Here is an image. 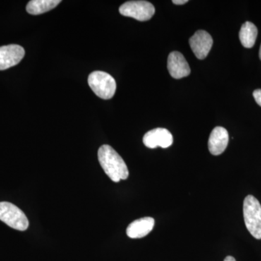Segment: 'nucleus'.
Returning <instances> with one entry per match:
<instances>
[{"label":"nucleus","instance_id":"f257e3e1","mask_svg":"<svg viewBox=\"0 0 261 261\" xmlns=\"http://www.w3.org/2000/svg\"><path fill=\"white\" fill-rule=\"evenodd\" d=\"M98 160L105 173L113 181L128 178L129 172L126 163L111 146L104 145L99 147Z\"/></svg>","mask_w":261,"mask_h":261},{"label":"nucleus","instance_id":"f03ea898","mask_svg":"<svg viewBox=\"0 0 261 261\" xmlns=\"http://www.w3.org/2000/svg\"><path fill=\"white\" fill-rule=\"evenodd\" d=\"M245 226L253 238L261 240V205L254 196L245 197L243 203Z\"/></svg>","mask_w":261,"mask_h":261},{"label":"nucleus","instance_id":"7ed1b4c3","mask_svg":"<svg viewBox=\"0 0 261 261\" xmlns=\"http://www.w3.org/2000/svg\"><path fill=\"white\" fill-rule=\"evenodd\" d=\"M88 84L97 97L110 99L116 91V82L112 75L103 71H94L89 74Z\"/></svg>","mask_w":261,"mask_h":261},{"label":"nucleus","instance_id":"20e7f679","mask_svg":"<svg viewBox=\"0 0 261 261\" xmlns=\"http://www.w3.org/2000/svg\"><path fill=\"white\" fill-rule=\"evenodd\" d=\"M0 221L18 231H25L29 226V220L23 211L8 202H0Z\"/></svg>","mask_w":261,"mask_h":261},{"label":"nucleus","instance_id":"39448f33","mask_svg":"<svg viewBox=\"0 0 261 261\" xmlns=\"http://www.w3.org/2000/svg\"><path fill=\"white\" fill-rule=\"evenodd\" d=\"M119 12L123 16L146 21L153 16L155 9L154 5L147 1H128L120 7Z\"/></svg>","mask_w":261,"mask_h":261},{"label":"nucleus","instance_id":"423d86ee","mask_svg":"<svg viewBox=\"0 0 261 261\" xmlns=\"http://www.w3.org/2000/svg\"><path fill=\"white\" fill-rule=\"evenodd\" d=\"M214 40L209 33L200 30L190 39V45L195 56L199 60L205 59L210 53Z\"/></svg>","mask_w":261,"mask_h":261},{"label":"nucleus","instance_id":"0eeeda50","mask_svg":"<svg viewBox=\"0 0 261 261\" xmlns=\"http://www.w3.org/2000/svg\"><path fill=\"white\" fill-rule=\"evenodd\" d=\"M25 56V50L18 44L0 47V70H4L18 64Z\"/></svg>","mask_w":261,"mask_h":261},{"label":"nucleus","instance_id":"6e6552de","mask_svg":"<svg viewBox=\"0 0 261 261\" xmlns=\"http://www.w3.org/2000/svg\"><path fill=\"white\" fill-rule=\"evenodd\" d=\"M173 136L166 128H157L149 130L143 137V143L148 148L157 147L168 148L173 144Z\"/></svg>","mask_w":261,"mask_h":261},{"label":"nucleus","instance_id":"1a4fd4ad","mask_svg":"<svg viewBox=\"0 0 261 261\" xmlns=\"http://www.w3.org/2000/svg\"><path fill=\"white\" fill-rule=\"evenodd\" d=\"M168 70L170 75L176 80L188 76L191 73L190 65L179 51H172L168 58Z\"/></svg>","mask_w":261,"mask_h":261},{"label":"nucleus","instance_id":"9d476101","mask_svg":"<svg viewBox=\"0 0 261 261\" xmlns=\"http://www.w3.org/2000/svg\"><path fill=\"white\" fill-rule=\"evenodd\" d=\"M228 143V134L224 127L217 126L211 132L208 140V149L211 154L219 155L224 152Z\"/></svg>","mask_w":261,"mask_h":261},{"label":"nucleus","instance_id":"9b49d317","mask_svg":"<svg viewBox=\"0 0 261 261\" xmlns=\"http://www.w3.org/2000/svg\"><path fill=\"white\" fill-rule=\"evenodd\" d=\"M154 225V220L151 217H145L136 220L130 223L127 227V236L132 239L145 238L152 231Z\"/></svg>","mask_w":261,"mask_h":261},{"label":"nucleus","instance_id":"f8f14e48","mask_svg":"<svg viewBox=\"0 0 261 261\" xmlns=\"http://www.w3.org/2000/svg\"><path fill=\"white\" fill-rule=\"evenodd\" d=\"M61 3V0H32L27 6L29 14L40 15L54 9Z\"/></svg>","mask_w":261,"mask_h":261},{"label":"nucleus","instance_id":"ddd939ff","mask_svg":"<svg viewBox=\"0 0 261 261\" xmlns=\"http://www.w3.org/2000/svg\"><path fill=\"white\" fill-rule=\"evenodd\" d=\"M240 40L245 48H252L255 44L257 36V27L251 22H245L240 29Z\"/></svg>","mask_w":261,"mask_h":261},{"label":"nucleus","instance_id":"4468645a","mask_svg":"<svg viewBox=\"0 0 261 261\" xmlns=\"http://www.w3.org/2000/svg\"><path fill=\"white\" fill-rule=\"evenodd\" d=\"M253 97L255 98V102L261 107V89H256L254 91Z\"/></svg>","mask_w":261,"mask_h":261},{"label":"nucleus","instance_id":"2eb2a0df","mask_svg":"<svg viewBox=\"0 0 261 261\" xmlns=\"http://www.w3.org/2000/svg\"><path fill=\"white\" fill-rule=\"evenodd\" d=\"M188 3V1L187 0H173V3L175 5H185L186 4V3Z\"/></svg>","mask_w":261,"mask_h":261},{"label":"nucleus","instance_id":"dca6fc26","mask_svg":"<svg viewBox=\"0 0 261 261\" xmlns=\"http://www.w3.org/2000/svg\"><path fill=\"white\" fill-rule=\"evenodd\" d=\"M224 261H236L234 257L232 256H227L224 259Z\"/></svg>","mask_w":261,"mask_h":261},{"label":"nucleus","instance_id":"f3484780","mask_svg":"<svg viewBox=\"0 0 261 261\" xmlns=\"http://www.w3.org/2000/svg\"><path fill=\"white\" fill-rule=\"evenodd\" d=\"M259 56H260V58L261 60V45H260V51H259Z\"/></svg>","mask_w":261,"mask_h":261}]
</instances>
